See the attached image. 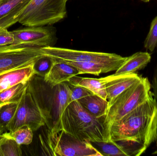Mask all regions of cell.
I'll list each match as a JSON object with an SVG mask.
<instances>
[{
    "label": "cell",
    "mask_w": 157,
    "mask_h": 156,
    "mask_svg": "<svg viewBox=\"0 0 157 156\" xmlns=\"http://www.w3.org/2000/svg\"><path fill=\"white\" fill-rule=\"evenodd\" d=\"M111 140L129 156H139L157 140V101L151 93L147 100L112 125Z\"/></svg>",
    "instance_id": "obj_1"
},
{
    "label": "cell",
    "mask_w": 157,
    "mask_h": 156,
    "mask_svg": "<svg viewBox=\"0 0 157 156\" xmlns=\"http://www.w3.org/2000/svg\"><path fill=\"white\" fill-rule=\"evenodd\" d=\"M27 91L39 110L47 129L51 132L61 130V117L70 104L68 82L52 86L44 77L35 74L29 81Z\"/></svg>",
    "instance_id": "obj_2"
},
{
    "label": "cell",
    "mask_w": 157,
    "mask_h": 156,
    "mask_svg": "<svg viewBox=\"0 0 157 156\" xmlns=\"http://www.w3.org/2000/svg\"><path fill=\"white\" fill-rule=\"evenodd\" d=\"M104 117L97 118L75 101L66 107L61 117V130L82 141H104Z\"/></svg>",
    "instance_id": "obj_3"
},
{
    "label": "cell",
    "mask_w": 157,
    "mask_h": 156,
    "mask_svg": "<svg viewBox=\"0 0 157 156\" xmlns=\"http://www.w3.org/2000/svg\"><path fill=\"white\" fill-rule=\"evenodd\" d=\"M148 78L142 77L114 99L109 106L103 121L104 142H109L111 128L113 123L120 121L145 101L152 92Z\"/></svg>",
    "instance_id": "obj_4"
},
{
    "label": "cell",
    "mask_w": 157,
    "mask_h": 156,
    "mask_svg": "<svg viewBox=\"0 0 157 156\" xmlns=\"http://www.w3.org/2000/svg\"><path fill=\"white\" fill-rule=\"evenodd\" d=\"M39 139L46 155L102 156L90 142L81 141L62 129L51 132L47 128L40 135Z\"/></svg>",
    "instance_id": "obj_5"
},
{
    "label": "cell",
    "mask_w": 157,
    "mask_h": 156,
    "mask_svg": "<svg viewBox=\"0 0 157 156\" xmlns=\"http://www.w3.org/2000/svg\"><path fill=\"white\" fill-rule=\"evenodd\" d=\"M68 0H31L23 11L18 23L27 27L51 25L67 15Z\"/></svg>",
    "instance_id": "obj_6"
},
{
    "label": "cell",
    "mask_w": 157,
    "mask_h": 156,
    "mask_svg": "<svg viewBox=\"0 0 157 156\" xmlns=\"http://www.w3.org/2000/svg\"><path fill=\"white\" fill-rule=\"evenodd\" d=\"M42 54L62 62H94L121 65L126 57L113 53L74 50L54 46L40 48Z\"/></svg>",
    "instance_id": "obj_7"
},
{
    "label": "cell",
    "mask_w": 157,
    "mask_h": 156,
    "mask_svg": "<svg viewBox=\"0 0 157 156\" xmlns=\"http://www.w3.org/2000/svg\"><path fill=\"white\" fill-rule=\"evenodd\" d=\"M42 56L40 47L22 45L0 46V74L34 63Z\"/></svg>",
    "instance_id": "obj_8"
},
{
    "label": "cell",
    "mask_w": 157,
    "mask_h": 156,
    "mask_svg": "<svg viewBox=\"0 0 157 156\" xmlns=\"http://www.w3.org/2000/svg\"><path fill=\"white\" fill-rule=\"evenodd\" d=\"M45 125L41 113L31 94L26 90L17 102V106L13 117L7 125L10 132L24 126L30 127L33 132Z\"/></svg>",
    "instance_id": "obj_9"
},
{
    "label": "cell",
    "mask_w": 157,
    "mask_h": 156,
    "mask_svg": "<svg viewBox=\"0 0 157 156\" xmlns=\"http://www.w3.org/2000/svg\"><path fill=\"white\" fill-rule=\"evenodd\" d=\"M50 26L28 27L11 31L14 37L12 45L40 48L54 46L57 41V30Z\"/></svg>",
    "instance_id": "obj_10"
},
{
    "label": "cell",
    "mask_w": 157,
    "mask_h": 156,
    "mask_svg": "<svg viewBox=\"0 0 157 156\" xmlns=\"http://www.w3.org/2000/svg\"><path fill=\"white\" fill-rule=\"evenodd\" d=\"M142 78L136 73L120 75L113 74L106 77V89L109 106L118 95Z\"/></svg>",
    "instance_id": "obj_11"
},
{
    "label": "cell",
    "mask_w": 157,
    "mask_h": 156,
    "mask_svg": "<svg viewBox=\"0 0 157 156\" xmlns=\"http://www.w3.org/2000/svg\"><path fill=\"white\" fill-rule=\"evenodd\" d=\"M31 0H0V29L18 22L19 17Z\"/></svg>",
    "instance_id": "obj_12"
},
{
    "label": "cell",
    "mask_w": 157,
    "mask_h": 156,
    "mask_svg": "<svg viewBox=\"0 0 157 156\" xmlns=\"http://www.w3.org/2000/svg\"><path fill=\"white\" fill-rule=\"evenodd\" d=\"M34 63L0 74V92L19 83L28 82L36 74Z\"/></svg>",
    "instance_id": "obj_13"
},
{
    "label": "cell",
    "mask_w": 157,
    "mask_h": 156,
    "mask_svg": "<svg viewBox=\"0 0 157 156\" xmlns=\"http://www.w3.org/2000/svg\"><path fill=\"white\" fill-rule=\"evenodd\" d=\"M55 60V59H54ZM79 75L73 66L65 62L54 60L49 72L44 77L45 81L52 86L67 82L75 76Z\"/></svg>",
    "instance_id": "obj_14"
},
{
    "label": "cell",
    "mask_w": 157,
    "mask_h": 156,
    "mask_svg": "<svg viewBox=\"0 0 157 156\" xmlns=\"http://www.w3.org/2000/svg\"><path fill=\"white\" fill-rule=\"evenodd\" d=\"M151 60L148 52H138L126 57L121 67L116 71L115 75L136 73L144 68Z\"/></svg>",
    "instance_id": "obj_15"
},
{
    "label": "cell",
    "mask_w": 157,
    "mask_h": 156,
    "mask_svg": "<svg viewBox=\"0 0 157 156\" xmlns=\"http://www.w3.org/2000/svg\"><path fill=\"white\" fill-rule=\"evenodd\" d=\"M78 101L86 111L96 118H103L107 114L109 102L96 94L88 95Z\"/></svg>",
    "instance_id": "obj_16"
},
{
    "label": "cell",
    "mask_w": 157,
    "mask_h": 156,
    "mask_svg": "<svg viewBox=\"0 0 157 156\" xmlns=\"http://www.w3.org/2000/svg\"><path fill=\"white\" fill-rule=\"evenodd\" d=\"M106 81V77L97 79L81 78L76 76L73 77L67 82L75 86L84 87L90 91L94 94L107 100Z\"/></svg>",
    "instance_id": "obj_17"
},
{
    "label": "cell",
    "mask_w": 157,
    "mask_h": 156,
    "mask_svg": "<svg viewBox=\"0 0 157 156\" xmlns=\"http://www.w3.org/2000/svg\"><path fill=\"white\" fill-rule=\"evenodd\" d=\"M66 63L76 68L79 74H90L96 76H99L101 73L116 71L121 66L119 64H103L94 62H69Z\"/></svg>",
    "instance_id": "obj_18"
},
{
    "label": "cell",
    "mask_w": 157,
    "mask_h": 156,
    "mask_svg": "<svg viewBox=\"0 0 157 156\" xmlns=\"http://www.w3.org/2000/svg\"><path fill=\"white\" fill-rule=\"evenodd\" d=\"M90 143L102 156H129L122 147L113 141Z\"/></svg>",
    "instance_id": "obj_19"
},
{
    "label": "cell",
    "mask_w": 157,
    "mask_h": 156,
    "mask_svg": "<svg viewBox=\"0 0 157 156\" xmlns=\"http://www.w3.org/2000/svg\"><path fill=\"white\" fill-rule=\"evenodd\" d=\"M29 82V81H28ZM28 82L19 83L0 92V103H17L27 89Z\"/></svg>",
    "instance_id": "obj_20"
},
{
    "label": "cell",
    "mask_w": 157,
    "mask_h": 156,
    "mask_svg": "<svg viewBox=\"0 0 157 156\" xmlns=\"http://www.w3.org/2000/svg\"><path fill=\"white\" fill-rule=\"evenodd\" d=\"M2 136L11 138L19 145H28L32 143L33 138V131L28 126H24L13 132H5Z\"/></svg>",
    "instance_id": "obj_21"
},
{
    "label": "cell",
    "mask_w": 157,
    "mask_h": 156,
    "mask_svg": "<svg viewBox=\"0 0 157 156\" xmlns=\"http://www.w3.org/2000/svg\"><path fill=\"white\" fill-rule=\"evenodd\" d=\"M0 150L2 156L22 155L21 146L11 138L2 136L0 137Z\"/></svg>",
    "instance_id": "obj_22"
},
{
    "label": "cell",
    "mask_w": 157,
    "mask_h": 156,
    "mask_svg": "<svg viewBox=\"0 0 157 156\" xmlns=\"http://www.w3.org/2000/svg\"><path fill=\"white\" fill-rule=\"evenodd\" d=\"M17 103H11L0 108V131H7V125L14 115L17 108Z\"/></svg>",
    "instance_id": "obj_23"
},
{
    "label": "cell",
    "mask_w": 157,
    "mask_h": 156,
    "mask_svg": "<svg viewBox=\"0 0 157 156\" xmlns=\"http://www.w3.org/2000/svg\"><path fill=\"white\" fill-rule=\"evenodd\" d=\"M54 60H55L52 58L43 55L34 62V69L36 74L45 77L50 70Z\"/></svg>",
    "instance_id": "obj_24"
},
{
    "label": "cell",
    "mask_w": 157,
    "mask_h": 156,
    "mask_svg": "<svg viewBox=\"0 0 157 156\" xmlns=\"http://www.w3.org/2000/svg\"><path fill=\"white\" fill-rule=\"evenodd\" d=\"M145 48L153 52L157 46V16L153 19L144 43Z\"/></svg>",
    "instance_id": "obj_25"
},
{
    "label": "cell",
    "mask_w": 157,
    "mask_h": 156,
    "mask_svg": "<svg viewBox=\"0 0 157 156\" xmlns=\"http://www.w3.org/2000/svg\"><path fill=\"white\" fill-rule=\"evenodd\" d=\"M68 83L71 88V94L69 100L70 103L75 101H78L86 96L94 94L90 91L84 87L72 85L69 82Z\"/></svg>",
    "instance_id": "obj_26"
},
{
    "label": "cell",
    "mask_w": 157,
    "mask_h": 156,
    "mask_svg": "<svg viewBox=\"0 0 157 156\" xmlns=\"http://www.w3.org/2000/svg\"><path fill=\"white\" fill-rule=\"evenodd\" d=\"M14 37L12 32L6 28L0 29V46L12 45L13 43Z\"/></svg>",
    "instance_id": "obj_27"
},
{
    "label": "cell",
    "mask_w": 157,
    "mask_h": 156,
    "mask_svg": "<svg viewBox=\"0 0 157 156\" xmlns=\"http://www.w3.org/2000/svg\"><path fill=\"white\" fill-rule=\"evenodd\" d=\"M151 84V89L153 90V91L152 92L153 96L157 101V65L155 71H154Z\"/></svg>",
    "instance_id": "obj_28"
},
{
    "label": "cell",
    "mask_w": 157,
    "mask_h": 156,
    "mask_svg": "<svg viewBox=\"0 0 157 156\" xmlns=\"http://www.w3.org/2000/svg\"><path fill=\"white\" fill-rule=\"evenodd\" d=\"M8 103H0V108H1V107H2V106H4V105H6V104H8Z\"/></svg>",
    "instance_id": "obj_29"
},
{
    "label": "cell",
    "mask_w": 157,
    "mask_h": 156,
    "mask_svg": "<svg viewBox=\"0 0 157 156\" xmlns=\"http://www.w3.org/2000/svg\"><path fill=\"white\" fill-rule=\"evenodd\" d=\"M141 1H143V2H149L150 0H141Z\"/></svg>",
    "instance_id": "obj_30"
},
{
    "label": "cell",
    "mask_w": 157,
    "mask_h": 156,
    "mask_svg": "<svg viewBox=\"0 0 157 156\" xmlns=\"http://www.w3.org/2000/svg\"><path fill=\"white\" fill-rule=\"evenodd\" d=\"M153 154H157V151H156L155 152H154V153H153Z\"/></svg>",
    "instance_id": "obj_31"
}]
</instances>
